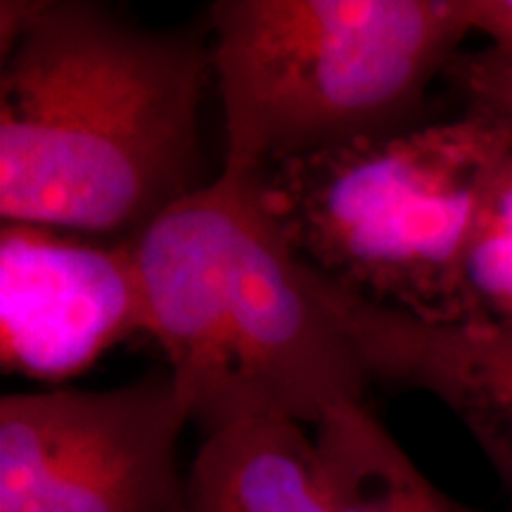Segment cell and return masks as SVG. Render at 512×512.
<instances>
[{"label": "cell", "mask_w": 512, "mask_h": 512, "mask_svg": "<svg viewBox=\"0 0 512 512\" xmlns=\"http://www.w3.org/2000/svg\"><path fill=\"white\" fill-rule=\"evenodd\" d=\"M145 337L204 434L254 415L311 425L363 406L370 375L306 283L252 176L219 174L133 238Z\"/></svg>", "instance_id": "obj_2"}, {"label": "cell", "mask_w": 512, "mask_h": 512, "mask_svg": "<svg viewBox=\"0 0 512 512\" xmlns=\"http://www.w3.org/2000/svg\"><path fill=\"white\" fill-rule=\"evenodd\" d=\"M0 8L3 221L133 240L202 188L209 43L88 0Z\"/></svg>", "instance_id": "obj_1"}, {"label": "cell", "mask_w": 512, "mask_h": 512, "mask_svg": "<svg viewBox=\"0 0 512 512\" xmlns=\"http://www.w3.org/2000/svg\"><path fill=\"white\" fill-rule=\"evenodd\" d=\"M313 437L335 512H477L422 475L366 403L332 413Z\"/></svg>", "instance_id": "obj_9"}, {"label": "cell", "mask_w": 512, "mask_h": 512, "mask_svg": "<svg viewBox=\"0 0 512 512\" xmlns=\"http://www.w3.org/2000/svg\"><path fill=\"white\" fill-rule=\"evenodd\" d=\"M512 128L458 119L287 159L252 176L261 207L313 273L363 302L456 320L458 275Z\"/></svg>", "instance_id": "obj_4"}, {"label": "cell", "mask_w": 512, "mask_h": 512, "mask_svg": "<svg viewBox=\"0 0 512 512\" xmlns=\"http://www.w3.org/2000/svg\"><path fill=\"white\" fill-rule=\"evenodd\" d=\"M472 34L489 38V46L512 53V0H467Z\"/></svg>", "instance_id": "obj_12"}, {"label": "cell", "mask_w": 512, "mask_h": 512, "mask_svg": "<svg viewBox=\"0 0 512 512\" xmlns=\"http://www.w3.org/2000/svg\"><path fill=\"white\" fill-rule=\"evenodd\" d=\"M304 275L351 339L370 380L439 399L512 491V325L415 318L363 302L309 266Z\"/></svg>", "instance_id": "obj_7"}, {"label": "cell", "mask_w": 512, "mask_h": 512, "mask_svg": "<svg viewBox=\"0 0 512 512\" xmlns=\"http://www.w3.org/2000/svg\"><path fill=\"white\" fill-rule=\"evenodd\" d=\"M306 425L254 415L204 434L174 512H335Z\"/></svg>", "instance_id": "obj_8"}, {"label": "cell", "mask_w": 512, "mask_h": 512, "mask_svg": "<svg viewBox=\"0 0 512 512\" xmlns=\"http://www.w3.org/2000/svg\"><path fill=\"white\" fill-rule=\"evenodd\" d=\"M133 337H145V294L133 240L3 221V373L60 387Z\"/></svg>", "instance_id": "obj_6"}, {"label": "cell", "mask_w": 512, "mask_h": 512, "mask_svg": "<svg viewBox=\"0 0 512 512\" xmlns=\"http://www.w3.org/2000/svg\"><path fill=\"white\" fill-rule=\"evenodd\" d=\"M209 29L233 176L418 126L472 34L467 0H219Z\"/></svg>", "instance_id": "obj_3"}, {"label": "cell", "mask_w": 512, "mask_h": 512, "mask_svg": "<svg viewBox=\"0 0 512 512\" xmlns=\"http://www.w3.org/2000/svg\"><path fill=\"white\" fill-rule=\"evenodd\" d=\"M456 320L512 325V152L479 202L460 264Z\"/></svg>", "instance_id": "obj_10"}, {"label": "cell", "mask_w": 512, "mask_h": 512, "mask_svg": "<svg viewBox=\"0 0 512 512\" xmlns=\"http://www.w3.org/2000/svg\"><path fill=\"white\" fill-rule=\"evenodd\" d=\"M188 403L169 373L0 399V512H174Z\"/></svg>", "instance_id": "obj_5"}, {"label": "cell", "mask_w": 512, "mask_h": 512, "mask_svg": "<svg viewBox=\"0 0 512 512\" xmlns=\"http://www.w3.org/2000/svg\"><path fill=\"white\" fill-rule=\"evenodd\" d=\"M467 107L489 112L512 128V53L486 46L460 53L448 67Z\"/></svg>", "instance_id": "obj_11"}]
</instances>
